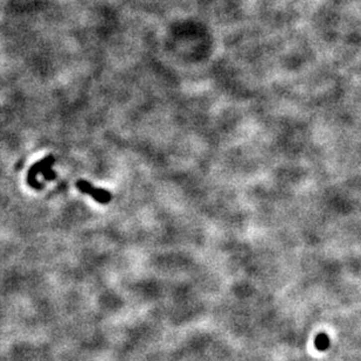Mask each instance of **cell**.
<instances>
[{"instance_id":"obj_1","label":"cell","mask_w":361,"mask_h":361,"mask_svg":"<svg viewBox=\"0 0 361 361\" xmlns=\"http://www.w3.org/2000/svg\"><path fill=\"white\" fill-rule=\"evenodd\" d=\"M76 186H78V188L81 190V192L91 195L93 199L97 200V201L101 203H108L110 200H111V194H110L108 190L96 188V187H92V185H90V183L87 181H83V180L79 181Z\"/></svg>"}]
</instances>
